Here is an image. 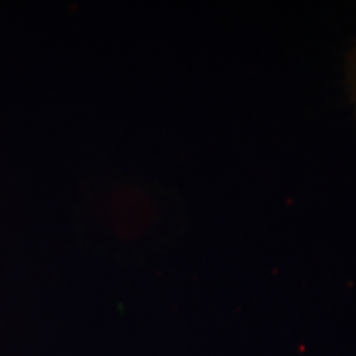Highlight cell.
Returning <instances> with one entry per match:
<instances>
[{"label":"cell","instance_id":"obj_1","mask_svg":"<svg viewBox=\"0 0 356 356\" xmlns=\"http://www.w3.org/2000/svg\"><path fill=\"white\" fill-rule=\"evenodd\" d=\"M351 82H353V90H354V94H355L356 101V51L354 58H353V66H351Z\"/></svg>","mask_w":356,"mask_h":356}]
</instances>
